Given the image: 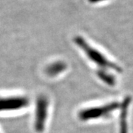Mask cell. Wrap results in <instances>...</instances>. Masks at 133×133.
Wrapping results in <instances>:
<instances>
[{
	"label": "cell",
	"instance_id": "obj_8",
	"mask_svg": "<svg viewBox=\"0 0 133 133\" xmlns=\"http://www.w3.org/2000/svg\"><path fill=\"white\" fill-rule=\"evenodd\" d=\"M111 0H87V2L90 5H99L107 3Z\"/></svg>",
	"mask_w": 133,
	"mask_h": 133
},
{
	"label": "cell",
	"instance_id": "obj_3",
	"mask_svg": "<svg viewBox=\"0 0 133 133\" xmlns=\"http://www.w3.org/2000/svg\"><path fill=\"white\" fill-rule=\"evenodd\" d=\"M48 98L44 95H39L36 100L34 121V129L36 132L42 133L44 130L48 115Z\"/></svg>",
	"mask_w": 133,
	"mask_h": 133
},
{
	"label": "cell",
	"instance_id": "obj_5",
	"mask_svg": "<svg viewBox=\"0 0 133 133\" xmlns=\"http://www.w3.org/2000/svg\"><path fill=\"white\" fill-rule=\"evenodd\" d=\"M131 103V98L126 97L123 103L121 105V115H120V133H128L127 126V114L129 106Z\"/></svg>",
	"mask_w": 133,
	"mask_h": 133
},
{
	"label": "cell",
	"instance_id": "obj_2",
	"mask_svg": "<svg viewBox=\"0 0 133 133\" xmlns=\"http://www.w3.org/2000/svg\"><path fill=\"white\" fill-rule=\"evenodd\" d=\"M121 105L117 101L110 102L109 104L89 107L81 109L78 113V118L82 121H87L91 120L101 118H107L116 111L117 109L121 108Z\"/></svg>",
	"mask_w": 133,
	"mask_h": 133
},
{
	"label": "cell",
	"instance_id": "obj_4",
	"mask_svg": "<svg viewBox=\"0 0 133 133\" xmlns=\"http://www.w3.org/2000/svg\"><path fill=\"white\" fill-rule=\"evenodd\" d=\"M30 100L26 96H10L0 98V112L19 110L27 107Z\"/></svg>",
	"mask_w": 133,
	"mask_h": 133
},
{
	"label": "cell",
	"instance_id": "obj_1",
	"mask_svg": "<svg viewBox=\"0 0 133 133\" xmlns=\"http://www.w3.org/2000/svg\"><path fill=\"white\" fill-rule=\"evenodd\" d=\"M72 41L78 48L84 52L91 62L95 63L98 66L103 69H111L118 72H122L121 67L114 62L109 61L102 52L91 45L83 36L77 35L73 38Z\"/></svg>",
	"mask_w": 133,
	"mask_h": 133
},
{
	"label": "cell",
	"instance_id": "obj_7",
	"mask_svg": "<svg viewBox=\"0 0 133 133\" xmlns=\"http://www.w3.org/2000/svg\"><path fill=\"white\" fill-rule=\"evenodd\" d=\"M97 76L103 82H104L106 84L113 87L116 84V79L113 75L110 74L107 71H105L104 70H99L97 72Z\"/></svg>",
	"mask_w": 133,
	"mask_h": 133
},
{
	"label": "cell",
	"instance_id": "obj_6",
	"mask_svg": "<svg viewBox=\"0 0 133 133\" xmlns=\"http://www.w3.org/2000/svg\"><path fill=\"white\" fill-rule=\"evenodd\" d=\"M66 68H67V65L65 62L63 61H56L50 64L46 67L45 71L49 76L55 77L65 71Z\"/></svg>",
	"mask_w": 133,
	"mask_h": 133
}]
</instances>
